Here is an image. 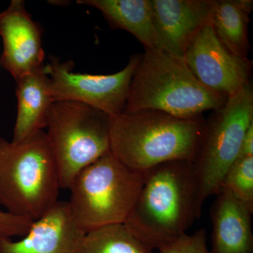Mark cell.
<instances>
[{
  "instance_id": "6da1fadb",
  "label": "cell",
  "mask_w": 253,
  "mask_h": 253,
  "mask_svg": "<svg viewBox=\"0 0 253 253\" xmlns=\"http://www.w3.org/2000/svg\"><path fill=\"white\" fill-rule=\"evenodd\" d=\"M202 118H178L154 111L126 112L111 117V151L131 171L146 173L163 163H192L205 126Z\"/></svg>"
},
{
  "instance_id": "7a4b0ae2",
  "label": "cell",
  "mask_w": 253,
  "mask_h": 253,
  "mask_svg": "<svg viewBox=\"0 0 253 253\" xmlns=\"http://www.w3.org/2000/svg\"><path fill=\"white\" fill-rule=\"evenodd\" d=\"M196 182L192 163H163L146 172L125 225L154 251L186 234L195 219Z\"/></svg>"
},
{
  "instance_id": "3957f363",
  "label": "cell",
  "mask_w": 253,
  "mask_h": 253,
  "mask_svg": "<svg viewBox=\"0 0 253 253\" xmlns=\"http://www.w3.org/2000/svg\"><path fill=\"white\" fill-rule=\"evenodd\" d=\"M226 100L200 83L184 58L166 50L145 49L131 78L124 111L154 110L194 118L220 109Z\"/></svg>"
},
{
  "instance_id": "277c9868",
  "label": "cell",
  "mask_w": 253,
  "mask_h": 253,
  "mask_svg": "<svg viewBox=\"0 0 253 253\" xmlns=\"http://www.w3.org/2000/svg\"><path fill=\"white\" fill-rule=\"evenodd\" d=\"M59 171L45 131L18 142L0 137V204L34 221L59 201Z\"/></svg>"
},
{
  "instance_id": "5b68a950",
  "label": "cell",
  "mask_w": 253,
  "mask_h": 253,
  "mask_svg": "<svg viewBox=\"0 0 253 253\" xmlns=\"http://www.w3.org/2000/svg\"><path fill=\"white\" fill-rule=\"evenodd\" d=\"M146 173L128 169L111 151L84 168L68 188L71 195L68 204L76 225L86 233L102 226L125 224Z\"/></svg>"
},
{
  "instance_id": "8992f818",
  "label": "cell",
  "mask_w": 253,
  "mask_h": 253,
  "mask_svg": "<svg viewBox=\"0 0 253 253\" xmlns=\"http://www.w3.org/2000/svg\"><path fill=\"white\" fill-rule=\"evenodd\" d=\"M253 123V91L250 83L230 96L205 123L193 169L196 182V210L216 196L228 169L239 158L241 144Z\"/></svg>"
},
{
  "instance_id": "52a82bcc",
  "label": "cell",
  "mask_w": 253,
  "mask_h": 253,
  "mask_svg": "<svg viewBox=\"0 0 253 253\" xmlns=\"http://www.w3.org/2000/svg\"><path fill=\"white\" fill-rule=\"evenodd\" d=\"M111 116L88 105L56 101L46 134L54 155L61 189H68L76 175L111 151Z\"/></svg>"
},
{
  "instance_id": "ba28073f",
  "label": "cell",
  "mask_w": 253,
  "mask_h": 253,
  "mask_svg": "<svg viewBox=\"0 0 253 253\" xmlns=\"http://www.w3.org/2000/svg\"><path fill=\"white\" fill-rule=\"evenodd\" d=\"M140 55H134L119 72L111 75L73 73L74 63L50 57L44 65L54 102L75 101L99 110L111 117L124 111L131 78Z\"/></svg>"
},
{
  "instance_id": "9c48e42d",
  "label": "cell",
  "mask_w": 253,
  "mask_h": 253,
  "mask_svg": "<svg viewBox=\"0 0 253 253\" xmlns=\"http://www.w3.org/2000/svg\"><path fill=\"white\" fill-rule=\"evenodd\" d=\"M184 59L200 83L227 99L250 83L252 62L226 49L216 36L212 23L191 42Z\"/></svg>"
},
{
  "instance_id": "30bf717a",
  "label": "cell",
  "mask_w": 253,
  "mask_h": 253,
  "mask_svg": "<svg viewBox=\"0 0 253 253\" xmlns=\"http://www.w3.org/2000/svg\"><path fill=\"white\" fill-rule=\"evenodd\" d=\"M0 63L15 81L44 67L41 26L32 19L23 0H12L0 11Z\"/></svg>"
},
{
  "instance_id": "8fae6325",
  "label": "cell",
  "mask_w": 253,
  "mask_h": 253,
  "mask_svg": "<svg viewBox=\"0 0 253 253\" xmlns=\"http://www.w3.org/2000/svg\"><path fill=\"white\" fill-rule=\"evenodd\" d=\"M160 49L184 58L188 46L212 23L215 0H151Z\"/></svg>"
},
{
  "instance_id": "7c38bea8",
  "label": "cell",
  "mask_w": 253,
  "mask_h": 253,
  "mask_svg": "<svg viewBox=\"0 0 253 253\" xmlns=\"http://www.w3.org/2000/svg\"><path fill=\"white\" fill-rule=\"evenodd\" d=\"M85 233L76 225L68 201H58L18 241L0 239V253H76Z\"/></svg>"
},
{
  "instance_id": "4fadbf2b",
  "label": "cell",
  "mask_w": 253,
  "mask_h": 253,
  "mask_svg": "<svg viewBox=\"0 0 253 253\" xmlns=\"http://www.w3.org/2000/svg\"><path fill=\"white\" fill-rule=\"evenodd\" d=\"M211 210V253H253V212L229 190L220 188Z\"/></svg>"
},
{
  "instance_id": "5bb4252c",
  "label": "cell",
  "mask_w": 253,
  "mask_h": 253,
  "mask_svg": "<svg viewBox=\"0 0 253 253\" xmlns=\"http://www.w3.org/2000/svg\"><path fill=\"white\" fill-rule=\"evenodd\" d=\"M16 83L17 114L12 141L18 142L46 127L54 101L44 66Z\"/></svg>"
},
{
  "instance_id": "9a60e30c",
  "label": "cell",
  "mask_w": 253,
  "mask_h": 253,
  "mask_svg": "<svg viewBox=\"0 0 253 253\" xmlns=\"http://www.w3.org/2000/svg\"><path fill=\"white\" fill-rule=\"evenodd\" d=\"M78 3L99 10L111 28L129 32L145 49H160L151 0H79Z\"/></svg>"
},
{
  "instance_id": "2e32d148",
  "label": "cell",
  "mask_w": 253,
  "mask_h": 253,
  "mask_svg": "<svg viewBox=\"0 0 253 253\" xmlns=\"http://www.w3.org/2000/svg\"><path fill=\"white\" fill-rule=\"evenodd\" d=\"M249 13L236 4L235 0L218 1L212 25L218 39L233 54L248 59L249 50Z\"/></svg>"
},
{
  "instance_id": "e0dca14e",
  "label": "cell",
  "mask_w": 253,
  "mask_h": 253,
  "mask_svg": "<svg viewBox=\"0 0 253 253\" xmlns=\"http://www.w3.org/2000/svg\"><path fill=\"white\" fill-rule=\"evenodd\" d=\"M76 253H154L124 224L102 226L83 236Z\"/></svg>"
},
{
  "instance_id": "ac0fdd59",
  "label": "cell",
  "mask_w": 253,
  "mask_h": 253,
  "mask_svg": "<svg viewBox=\"0 0 253 253\" xmlns=\"http://www.w3.org/2000/svg\"><path fill=\"white\" fill-rule=\"evenodd\" d=\"M225 188L253 212V156L239 157L224 176Z\"/></svg>"
},
{
  "instance_id": "d6986e66",
  "label": "cell",
  "mask_w": 253,
  "mask_h": 253,
  "mask_svg": "<svg viewBox=\"0 0 253 253\" xmlns=\"http://www.w3.org/2000/svg\"><path fill=\"white\" fill-rule=\"evenodd\" d=\"M160 253H211L207 246V232L204 229L189 235L184 234L158 249Z\"/></svg>"
},
{
  "instance_id": "ffe728a7",
  "label": "cell",
  "mask_w": 253,
  "mask_h": 253,
  "mask_svg": "<svg viewBox=\"0 0 253 253\" xmlns=\"http://www.w3.org/2000/svg\"><path fill=\"white\" fill-rule=\"evenodd\" d=\"M33 222L30 219L0 210V239L24 236L29 231Z\"/></svg>"
},
{
  "instance_id": "44dd1931",
  "label": "cell",
  "mask_w": 253,
  "mask_h": 253,
  "mask_svg": "<svg viewBox=\"0 0 253 253\" xmlns=\"http://www.w3.org/2000/svg\"><path fill=\"white\" fill-rule=\"evenodd\" d=\"M253 156V123L248 128L245 134L239 157Z\"/></svg>"
},
{
  "instance_id": "7402d4cb",
  "label": "cell",
  "mask_w": 253,
  "mask_h": 253,
  "mask_svg": "<svg viewBox=\"0 0 253 253\" xmlns=\"http://www.w3.org/2000/svg\"><path fill=\"white\" fill-rule=\"evenodd\" d=\"M236 4L239 8L246 12L251 14L253 9V1L252 0H235Z\"/></svg>"
}]
</instances>
